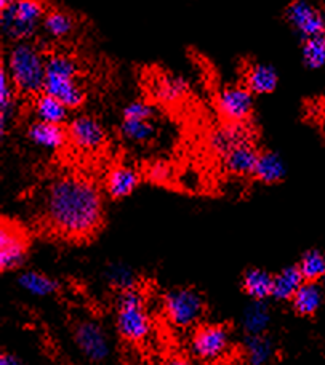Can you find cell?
Here are the masks:
<instances>
[{
	"instance_id": "29",
	"label": "cell",
	"mask_w": 325,
	"mask_h": 365,
	"mask_svg": "<svg viewBox=\"0 0 325 365\" xmlns=\"http://www.w3.org/2000/svg\"><path fill=\"white\" fill-rule=\"evenodd\" d=\"M158 128H155L154 120H123L120 123V135L130 143L135 145H145L151 141Z\"/></svg>"
},
{
	"instance_id": "9",
	"label": "cell",
	"mask_w": 325,
	"mask_h": 365,
	"mask_svg": "<svg viewBox=\"0 0 325 365\" xmlns=\"http://www.w3.org/2000/svg\"><path fill=\"white\" fill-rule=\"evenodd\" d=\"M285 18L301 41H308L325 34L324 13L308 2V0H294L285 10Z\"/></svg>"
},
{
	"instance_id": "35",
	"label": "cell",
	"mask_w": 325,
	"mask_h": 365,
	"mask_svg": "<svg viewBox=\"0 0 325 365\" xmlns=\"http://www.w3.org/2000/svg\"><path fill=\"white\" fill-rule=\"evenodd\" d=\"M0 365H24V362L15 354L2 353L0 354Z\"/></svg>"
},
{
	"instance_id": "22",
	"label": "cell",
	"mask_w": 325,
	"mask_h": 365,
	"mask_svg": "<svg viewBox=\"0 0 325 365\" xmlns=\"http://www.w3.org/2000/svg\"><path fill=\"white\" fill-rule=\"evenodd\" d=\"M18 285L23 292L32 297H50L60 290V282L55 277L41 271H24L18 276Z\"/></svg>"
},
{
	"instance_id": "36",
	"label": "cell",
	"mask_w": 325,
	"mask_h": 365,
	"mask_svg": "<svg viewBox=\"0 0 325 365\" xmlns=\"http://www.w3.org/2000/svg\"><path fill=\"white\" fill-rule=\"evenodd\" d=\"M167 365H190V361H187L185 356H173L172 359L167 362Z\"/></svg>"
},
{
	"instance_id": "27",
	"label": "cell",
	"mask_w": 325,
	"mask_h": 365,
	"mask_svg": "<svg viewBox=\"0 0 325 365\" xmlns=\"http://www.w3.org/2000/svg\"><path fill=\"white\" fill-rule=\"evenodd\" d=\"M304 284V279L301 276L298 266H287L274 274V292H272V298L281 299V302H289L295 297L298 289Z\"/></svg>"
},
{
	"instance_id": "21",
	"label": "cell",
	"mask_w": 325,
	"mask_h": 365,
	"mask_svg": "<svg viewBox=\"0 0 325 365\" xmlns=\"http://www.w3.org/2000/svg\"><path fill=\"white\" fill-rule=\"evenodd\" d=\"M287 175V165H285L281 154L274 151H262L257 162L253 178L263 182V185H277Z\"/></svg>"
},
{
	"instance_id": "34",
	"label": "cell",
	"mask_w": 325,
	"mask_h": 365,
	"mask_svg": "<svg viewBox=\"0 0 325 365\" xmlns=\"http://www.w3.org/2000/svg\"><path fill=\"white\" fill-rule=\"evenodd\" d=\"M168 168L165 164H162V162H158V164H154L151 168H149V178L162 182L164 180L168 178Z\"/></svg>"
},
{
	"instance_id": "14",
	"label": "cell",
	"mask_w": 325,
	"mask_h": 365,
	"mask_svg": "<svg viewBox=\"0 0 325 365\" xmlns=\"http://www.w3.org/2000/svg\"><path fill=\"white\" fill-rule=\"evenodd\" d=\"M28 138L32 145L45 149V151H60L69 141L66 127L41 120L31 123L28 128Z\"/></svg>"
},
{
	"instance_id": "2",
	"label": "cell",
	"mask_w": 325,
	"mask_h": 365,
	"mask_svg": "<svg viewBox=\"0 0 325 365\" xmlns=\"http://www.w3.org/2000/svg\"><path fill=\"white\" fill-rule=\"evenodd\" d=\"M4 64L19 95L37 96L42 93L47 56L37 45L29 41L13 43Z\"/></svg>"
},
{
	"instance_id": "26",
	"label": "cell",
	"mask_w": 325,
	"mask_h": 365,
	"mask_svg": "<svg viewBox=\"0 0 325 365\" xmlns=\"http://www.w3.org/2000/svg\"><path fill=\"white\" fill-rule=\"evenodd\" d=\"M244 354L249 365H268L274 356V343L266 335H247Z\"/></svg>"
},
{
	"instance_id": "11",
	"label": "cell",
	"mask_w": 325,
	"mask_h": 365,
	"mask_svg": "<svg viewBox=\"0 0 325 365\" xmlns=\"http://www.w3.org/2000/svg\"><path fill=\"white\" fill-rule=\"evenodd\" d=\"M74 343L90 362H103L109 356V340L105 329L95 321H81L74 327Z\"/></svg>"
},
{
	"instance_id": "24",
	"label": "cell",
	"mask_w": 325,
	"mask_h": 365,
	"mask_svg": "<svg viewBox=\"0 0 325 365\" xmlns=\"http://www.w3.org/2000/svg\"><path fill=\"white\" fill-rule=\"evenodd\" d=\"M271 324V309L266 302H250L242 312L245 335H264Z\"/></svg>"
},
{
	"instance_id": "16",
	"label": "cell",
	"mask_w": 325,
	"mask_h": 365,
	"mask_svg": "<svg viewBox=\"0 0 325 365\" xmlns=\"http://www.w3.org/2000/svg\"><path fill=\"white\" fill-rule=\"evenodd\" d=\"M18 90L13 86L5 64L0 66V135L2 138L11 128L18 113Z\"/></svg>"
},
{
	"instance_id": "1",
	"label": "cell",
	"mask_w": 325,
	"mask_h": 365,
	"mask_svg": "<svg viewBox=\"0 0 325 365\" xmlns=\"http://www.w3.org/2000/svg\"><path fill=\"white\" fill-rule=\"evenodd\" d=\"M43 217L51 231L66 239L92 237L105 220L103 194L92 180L61 175L50 182L43 197Z\"/></svg>"
},
{
	"instance_id": "28",
	"label": "cell",
	"mask_w": 325,
	"mask_h": 365,
	"mask_svg": "<svg viewBox=\"0 0 325 365\" xmlns=\"http://www.w3.org/2000/svg\"><path fill=\"white\" fill-rule=\"evenodd\" d=\"M76 21L63 10H48L43 18L42 29L51 41H64L74 32Z\"/></svg>"
},
{
	"instance_id": "4",
	"label": "cell",
	"mask_w": 325,
	"mask_h": 365,
	"mask_svg": "<svg viewBox=\"0 0 325 365\" xmlns=\"http://www.w3.org/2000/svg\"><path fill=\"white\" fill-rule=\"evenodd\" d=\"M45 0H15L10 6L0 10V26L10 42H28L42 28L47 15Z\"/></svg>"
},
{
	"instance_id": "20",
	"label": "cell",
	"mask_w": 325,
	"mask_h": 365,
	"mask_svg": "<svg viewBox=\"0 0 325 365\" xmlns=\"http://www.w3.org/2000/svg\"><path fill=\"white\" fill-rule=\"evenodd\" d=\"M190 91V82L177 74H165L154 81L153 96L164 104H175L183 100Z\"/></svg>"
},
{
	"instance_id": "10",
	"label": "cell",
	"mask_w": 325,
	"mask_h": 365,
	"mask_svg": "<svg viewBox=\"0 0 325 365\" xmlns=\"http://www.w3.org/2000/svg\"><path fill=\"white\" fill-rule=\"evenodd\" d=\"M252 91L245 86H226L217 96L218 113L226 122H249L255 106Z\"/></svg>"
},
{
	"instance_id": "25",
	"label": "cell",
	"mask_w": 325,
	"mask_h": 365,
	"mask_svg": "<svg viewBox=\"0 0 325 365\" xmlns=\"http://www.w3.org/2000/svg\"><path fill=\"white\" fill-rule=\"evenodd\" d=\"M322 289L317 282H304L295 297L290 299L292 308L298 316L308 317L316 314L322 304Z\"/></svg>"
},
{
	"instance_id": "31",
	"label": "cell",
	"mask_w": 325,
	"mask_h": 365,
	"mask_svg": "<svg viewBox=\"0 0 325 365\" xmlns=\"http://www.w3.org/2000/svg\"><path fill=\"white\" fill-rule=\"evenodd\" d=\"M105 277L109 285L119 292L136 289V274L130 266L123 263H110L105 272Z\"/></svg>"
},
{
	"instance_id": "3",
	"label": "cell",
	"mask_w": 325,
	"mask_h": 365,
	"mask_svg": "<svg viewBox=\"0 0 325 365\" xmlns=\"http://www.w3.org/2000/svg\"><path fill=\"white\" fill-rule=\"evenodd\" d=\"M43 91L58 98L71 110L83 106L87 93L81 81L79 64L73 56L66 53H53L47 56Z\"/></svg>"
},
{
	"instance_id": "13",
	"label": "cell",
	"mask_w": 325,
	"mask_h": 365,
	"mask_svg": "<svg viewBox=\"0 0 325 365\" xmlns=\"http://www.w3.org/2000/svg\"><path fill=\"white\" fill-rule=\"evenodd\" d=\"M255 135L249 122H225L210 135V148L221 159L227 153L247 143H253Z\"/></svg>"
},
{
	"instance_id": "12",
	"label": "cell",
	"mask_w": 325,
	"mask_h": 365,
	"mask_svg": "<svg viewBox=\"0 0 325 365\" xmlns=\"http://www.w3.org/2000/svg\"><path fill=\"white\" fill-rule=\"evenodd\" d=\"M66 128L69 141L83 153L98 151V149L105 146L108 138L106 130L101 125L100 120L87 114L76 115Z\"/></svg>"
},
{
	"instance_id": "15",
	"label": "cell",
	"mask_w": 325,
	"mask_h": 365,
	"mask_svg": "<svg viewBox=\"0 0 325 365\" xmlns=\"http://www.w3.org/2000/svg\"><path fill=\"white\" fill-rule=\"evenodd\" d=\"M244 86L255 96L269 95L279 86V74L268 63H252L244 73Z\"/></svg>"
},
{
	"instance_id": "33",
	"label": "cell",
	"mask_w": 325,
	"mask_h": 365,
	"mask_svg": "<svg viewBox=\"0 0 325 365\" xmlns=\"http://www.w3.org/2000/svg\"><path fill=\"white\" fill-rule=\"evenodd\" d=\"M122 119L123 120H154V108L146 101L135 100L123 108Z\"/></svg>"
},
{
	"instance_id": "18",
	"label": "cell",
	"mask_w": 325,
	"mask_h": 365,
	"mask_svg": "<svg viewBox=\"0 0 325 365\" xmlns=\"http://www.w3.org/2000/svg\"><path fill=\"white\" fill-rule=\"evenodd\" d=\"M259 153L262 151H258L255 143H247V145L232 149L223 158L226 172L236 175V177H253Z\"/></svg>"
},
{
	"instance_id": "17",
	"label": "cell",
	"mask_w": 325,
	"mask_h": 365,
	"mask_svg": "<svg viewBox=\"0 0 325 365\" xmlns=\"http://www.w3.org/2000/svg\"><path fill=\"white\" fill-rule=\"evenodd\" d=\"M140 185V173L130 165H117L110 168L106 181L105 189L110 199L120 200L128 197L130 194Z\"/></svg>"
},
{
	"instance_id": "6",
	"label": "cell",
	"mask_w": 325,
	"mask_h": 365,
	"mask_svg": "<svg viewBox=\"0 0 325 365\" xmlns=\"http://www.w3.org/2000/svg\"><path fill=\"white\" fill-rule=\"evenodd\" d=\"M204 297L194 289H173L164 297V314L167 321L178 329H190L204 317Z\"/></svg>"
},
{
	"instance_id": "23",
	"label": "cell",
	"mask_w": 325,
	"mask_h": 365,
	"mask_svg": "<svg viewBox=\"0 0 325 365\" xmlns=\"http://www.w3.org/2000/svg\"><path fill=\"white\" fill-rule=\"evenodd\" d=\"M69 108L63 104L58 98L51 96L42 91L41 95L36 96L34 100V114L36 120L55 123V125H64V122L69 117Z\"/></svg>"
},
{
	"instance_id": "32",
	"label": "cell",
	"mask_w": 325,
	"mask_h": 365,
	"mask_svg": "<svg viewBox=\"0 0 325 365\" xmlns=\"http://www.w3.org/2000/svg\"><path fill=\"white\" fill-rule=\"evenodd\" d=\"M303 63L308 69H321L325 66V34L303 41Z\"/></svg>"
},
{
	"instance_id": "8",
	"label": "cell",
	"mask_w": 325,
	"mask_h": 365,
	"mask_svg": "<svg viewBox=\"0 0 325 365\" xmlns=\"http://www.w3.org/2000/svg\"><path fill=\"white\" fill-rule=\"evenodd\" d=\"M29 242L24 231L15 223L2 221L0 227V269L2 272L19 269L26 263Z\"/></svg>"
},
{
	"instance_id": "19",
	"label": "cell",
	"mask_w": 325,
	"mask_h": 365,
	"mask_svg": "<svg viewBox=\"0 0 325 365\" xmlns=\"http://www.w3.org/2000/svg\"><path fill=\"white\" fill-rule=\"evenodd\" d=\"M242 290L253 302H266L274 292V274L259 268L249 269L242 277Z\"/></svg>"
},
{
	"instance_id": "30",
	"label": "cell",
	"mask_w": 325,
	"mask_h": 365,
	"mask_svg": "<svg viewBox=\"0 0 325 365\" xmlns=\"http://www.w3.org/2000/svg\"><path fill=\"white\" fill-rule=\"evenodd\" d=\"M296 266L304 282H317V280L325 279V255L321 250L313 249L303 253Z\"/></svg>"
},
{
	"instance_id": "37",
	"label": "cell",
	"mask_w": 325,
	"mask_h": 365,
	"mask_svg": "<svg viewBox=\"0 0 325 365\" xmlns=\"http://www.w3.org/2000/svg\"><path fill=\"white\" fill-rule=\"evenodd\" d=\"M13 2H15V0H0V10H4V9H6V6H10Z\"/></svg>"
},
{
	"instance_id": "5",
	"label": "cell",
	"mask_w": 325,
	"mask_h": 365,
	"mask_svg": "<svg viewBox=\"0 0 325 365\" xmlns=\"http://www.w3.org/2000/svg\"><path fill=\"white\" fill-rule=\"evenodd\" d=\"M115 329L128 343H141L148 338L151 319L146 309V299L138 289L120 292L117 297Z\"/></svg>"
},
{
	"instance_id": "7",
	"label": "cell",
	"mask_w": 325,
	"mask_h": 365,
	"mask_svg": "<svg viewBox=\"0 0 325 365\" xmlns=\"http://www.w3.org/2000/svg\"><path fill=\"white\" fill-rule=\"evenodd\" d=\"M231 334L226 325L204 324L194 331L191 340L192 354L200 361L215 362L221 359L229 349Z\"/></svg>"
}]
</instances>
